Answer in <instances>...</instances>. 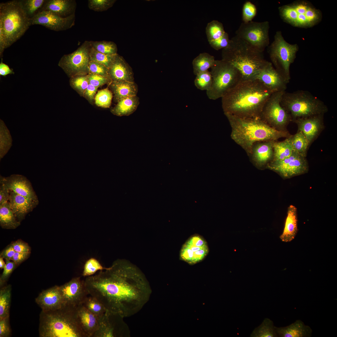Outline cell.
Here are the masks:
<instances>
[{"instance_id": "6da1fadb", "label": "cell", "mask_w": 337, "mask_h": 337, "mask_svg": "<svg viewBox=\"0 0 337 337\" xmlns=\"http://www.w3.org/2000/svg\"><path fill=\"white\" fill-rule=\"evenodd\" d=\"M89 294L97 299L107 310L124 318L139 311L150 299L152 290L143 273L124 261H115L84 281Z\"/></svg>"}, {"instance_id": "7a4b0ae2", "label": "cell", "mask_w": 337, "mask_h": 337, "mask_svg": "<svg viewBox=\"0 0 337 337\" xmlns=\"http://www.w3.org/2000/svg\"><path fill=\"white\" fill-rule=\"evenodd\" d=\"M274 92L258 80H242L221 98L224 114L243 118H260L265 104Z\"/></svg>"}, {"instance_id": "3957f363", "label": "cell", "mask_w": 337, "mask_h": 337, "mask_svg": "<svg viewBox=\"0 0 337 337\" xmlns=\"http://www.w3.org/2000/svg\"><path fill=\"white\" fill-rule=\"evenodd\" d=\"M225 115L232 128V139L249 156L253 145L256 142L277 141L291 135L288 131H280L271 127L260 118H243Z\"/></svg>"}, {"instance_id": "277c9868", "label": "cell", "mask_w": 337, "mask_h": 337, "mask_svg": "<svg viewBox=\"0 0 337 337\" xmlns=\"http://www.w3.org/2000/svg\"><path fill=\"white\" fill-rule=\"evenodd\" d=\"M77 306L64 305L55 310L42 311L40 315L39 336L87 337L78 322Z\"/></svg>"}, {"instance_id": "5b68a950", "label": "cell", "mask_w": 337, "mask_h": 337, "mask_svg": "<svg viewBox=\"0 0 337 337\" xmlns=\"http://www.w3.org/2000/svg\"><path fill=\"white\" fill-rule=\"evenodd\" d=\"M222 60L234 66L241 74L243 80H252L268 61L263 52L235 36L222 50Z\"/></svg>"}, {"instance_id": "8992f818", "label": "cell", "mask_w": 337, "mask_h": 337, "mask_svg": "<svg viewBox=\"0 0 337 337\" xmlns=\"http://www.w3.org/2000/svg\"><path fill=\"white\" fill-rule=\"evenodd\" d=\"M31 26L30 19L20 0L0 3V56L4 50L19 40Z\"/></svg>"}, {"instance_id": "52a82bcc", "label": "cell", "mask_w": 337, "mask_h": 337, "mask_svg": "<svg viewBox=\"0 0 337 337\" xmlns=\"http://www.w3.org/2000/svg\"><path fill=\"white\" fill-rule=\"evenodd\" d=\"M281 104L289 114L292 122L299 118L324 114L328 111L327 105L308 91L299 90L283 94Z\"/></svg>"}, {"instance_id": "ba28073f", "label": "cell", "mask_w": 337, "mask_h": 337, "mask_svg": "<svg viewBox=\"0 0 337 337\" xmlns=\"http://www.w3.org/2000/svg\"><path fill=\"white\" fill-rule=\"evenodd\" d=\"M210 72L212 84L206 91L208 98L212 100L222 98L243 80L236 68L222 59L215 60Z\"/></svg>"}, {"instance_id": "9c48e42d", "label": "cell", "mask_w": 337, "mask_h": 337, "mask_svg": "<svg viewBox=\"0 0 337 337\" xmlns=\"http://www.w3.org/2000/svg\"><path fill=\"white\" fill-rule=\"evenodd\" d=\"M278 9L283 21L295 27H311L318 24L322 17L321 12L306 1H295Z\"/></svg>"}, {"instance_id": "30bf717a", "label": "cell", "mask_w": 337, "mask_h": 337, "mask_svg": "<svg viewBox=\"0 0 337 337\" xmlns=\"http://www.w3.org/2000/svg\"><path fill=\"white\" fill-rule=\"evenodd\" d=\"M298 49L296 44L287 42L280 31L276 32L274 41L268 47L271 62L288 83L291 79L290 66L295 59Z\"/></svg>"}, {"instance_id": "8fae6325", "label": "cell", "mask_w": 337, "mask_h": 337, "mask_svg": "<svg viewBox=\"0 0 337 337\" xmlns=\"http://www.w3.org/2000/svg\"><path fill=\"white\" fill-rule=\"evenodd\" d=\"M285 92L272 93L265 104L260 116L270 126L282 131H288L287 126L292 122L291 116L281 104L282 96Z\"/></svg>"}, {"instance_id": "7c38bea8", "label": "cell", "mask_w": 337, "mask_h": 337, "mask_svg": "<svg viewBox=\"0 0 337 337\" xmlns=\"http://www.w3.org/2000/svg\"><path fill=\"white\" fill-rule=\"evenodd\" d=\"M91 47L90 42L85 41L74 52L64 55L60 60L58 66L72 77L88 74Z\"/></svg>"}, {"instance_id": "4fadbf2b", "label": "cell", "mask_w": 337, "mask_h": 337, "mask_svg": "<svg viewBox=\"0 0 337 337\" xmlns=\"http://www.w3.org/2000/svg\"><path fill=\"white\" fill-rule=\"evenodd\" d=\"M269 29L268 21L242 22L236 31L235 35L263 52L269 43Z\"/></svg>"}, {"instance_id": "5bb4252c", "label": "cell", "mask_w": 337, "mask_h": 337, "mask_svg": "<svg viewBox=\"0 0 337 337\" xmlns=\"http://www.w3.org/2000/svg\"><path fill=\"white\" fill-rule=\"evenodd\" d=\"M124 317L106 310L99 318V326L92 337H129L130 331Z\"/></svg>"}, {"instance_id": "9a60e30c", "label": "cell", "mask_w": 337, "mask_h": 337, "mask_svg": "<svg viewBox=\"0 0 337 337\" xmlns=\"http://www.w3.org/2000/svg\"><path fill=\"white\" fill-rule=\"evenodd\" d=\"M266 167L285 178L305 174L309 170L306 157L295 152L282 160L271 162Z\"/></svg>"}, {"instance_id": "2e32d148", "label": "cell", "mask_w": 337, "mask_h": 337, "mask_svg": "<svg viewBox=\"0 0 337 337\" xmlns=\"http://www.w3.org/2000/svg\"><path fill=\"white\" fill-rule=\"evenodd\" d=\"M208 252V247L205 239L200 235H194L183 245L180 252V259L193 265L203 260Z\"/></svg>"}, {"instance_id": "e0dca14e", "label": "cell", "mask_w": 337, "mask_h": 337, "mask_svg": "<svg viewBox=\"0 0 337 337\" xmlns=\"http://www.w3.org/2000/svg\"><path fill=\"white\" fill-rule=\"evenodd\" d=\"M75 14L63 17L46 11H40L30 19L31 25H40L56 32L71 28L75 25Z\"/></svg>"}, {"instance_id": "ac0fdd59", "label": "cell", "mask_w": 337, "mask_h": 337, "mask_svg": "<svg viewBox=\"0 0 337 337\" xmlns=\"http://www.w3.org/2000/svg\"><path fill=\"white\" fill-rule=\"evenodd\" d=\"M59 288L64 305L77 306L82 303L89 294L84 281L80 277L73 278Z\"/></svg>"}, {"instance_id": "d6986e66", "label": "cell", "mask_w": 337, "mask_h": 337, "mask_svg": "<svg viewBox=\"0 0 337 337\" xmlns=\"http://www.w3.org/2000/svg\"><path fill=\"white\" fill-rule=\"evenodd\" d=\"M252 79L258 80L274 92L286 91L288 84L269 61Z\"/></svg>"}, {"instance_id": "ffe728a7", "label": "cell", "mask_w": 337, "mask_h": 337, "mask_svg": "<svg viewBox=\"0 0 337 337\" xmlns=\"http://www.w3.org/2000/svg\"><path fill=\"white\" fill-rule=\"evenodd\" d=\"M0 183H2L8 190L39 203L32 184L25 177L15 174L7 177L1 175Z\"/></svg>"}, {"instance_id": "44dd1931", "label": "cell", "mask_w": 337, "mask_h": 337, "mask_svg": "<svg viewBox=\"0 0 337 337\" xmlns=\"http://www.w3.org/2000/svg\"><path fill=\"white\" fill-rule=\"evenodd\" d=\"M324 115L320 114L299 118L292 121L297 125V131L303 133L310 144L317 139L324 129Z\"/></svg>"}, {"instance_id": "7402d4cb", "label": "cell", "mask_w": 337, "mask_h": 337, "mask_svg": "<svg viewBox=\"0 0 337 337\" xmlns=\"http://www.w3.org/2000/svg\"><path fill=\"white\" fill-rule=\"evenodd\" d=\"M35 301L43 311L55 310L64 305L57 286L42 291L35 299Z\"/></svg>"}, {"instance_id": "603a6c76", "label": "cell", "mask_w": 337, "mask_h": 337, "mask_svg": "<svg viewBox=\"0 0 337 337\" xmlns=\"http://www.w3.org/2000/svg\"><path fill=\"white\" fill-rule=\"evenodd\" d=\"M9 202L11 209L17 220L21 222L39 203L12 191L9 190Z\"/></svg>"}, {"instance_id": "cb8c5ba5", "label": "cell", "mask_w": 337, "mask_h": 337, "mask_svg": "<svg viewBox=\"0 0 337 337\" xmlns=\"http://www.w3.org/2000/svg\"><path fill=\"white\" fill-rule=\"evenodd\" d=\"M275 141H259L253 145L250 156L258 166L267 165L271 161L273 156V144Z\"/></svg>"}, {"instance_id": "d4e9b609", "label": "cell", "mask_w": 337, "mask_h": 337, "mask_svg": "<svg viewBox=\"0 0 337 337\" xmlns=\"http://www.w3.org/2000/svg\"><path fill=\"white\" fill-rule=\"evenodd\" d=\"M109 73L112 81L134 82L132 68L123 57L118 54L109 69Z\"/></svg>"}, {"instance_id": "484cf974", "label": "cell", "mask_w": 337, "mask_h": 337, "mask_svg": "<svg viewBox=\"0 0 337 337\" xmlns=\"http://www.w3.org/2000/svg\"><path fill=\"white\" fill-rule=\"evenodd\" d=\"M76 7L75 0H45L41 11H49L65 17L75 14Z\"/></svg>"}, {"instance_id": "4316f807", "label": "cell", "mask_w": 337, "mask_h": 337, "mask_svg": "<svg viewBox=\"0 0 337 337\" xmlns=\"http://www.w3.org/2000/svg\"><path fill=\"white\" fill-rule=\"evenodd\" d=\"M78 322L87 337H92L99 326V318L82 304L77 306Z\"/></svg>"}, {"instance_id": "83f0119b", "label": "cell", "mask_w": 337, "mask_h": 337, "mask_svg": "<svg viewBox=\"0 0 337 337\" xmlns=\"http://www.w3.org/2000/svg\"><path fill=\"white\" fill-rule=\"evenodd\" d=\"M275 329L277 337H310L312 333L310 327L300 320L285 327L275 326Z\"/></svg>"}, {"instance_id": "f1b7e54d", "label": "cell", "mask_w": 337, "mask_h": 337, "mask_svg": "<svg viewBox=\"0 0 337 337\" xmlns=\"http://www.w3.org/2000/svg\"><path fill=\"white\" fill-rule=\"evenodd\" d=\"M297 221V208L290 205L288 208L283 231L280 236L282 241L289 242L294 239L298 231Z\"/></svg>"}, {"instance_id": "f546056e", "label": "cell", "mask_w": 337, "mask_h": 337, "mask_svg": "<svg viewBox=\"0 0 337 337\" xmlns=\"http://www.w3.org/2000/svg\"><path fill=\"white\" fill-rule=\"evenodd\" d=\"M110 86L117 102L123 99L137 95L138 91V85L134 82L112 81Z\"/></svg>"}, {"instance_id": "4dcf8cb0", "label": "cell", "mask_w": 337, "mask_h": 337, "mask_svg": "<svg viewBox=\"0 0 337 337\" xmlns=\"http://www.w3.org/2000/svg\"><path fill=\"white\" fill-rule=\"evenodd\" d=\"M139 103V98L137 95L127 97L119 101L110 111L118 116H128L136 110Z\"/></svg>"}, {"instance_id": "1f68e13d", "label": "cell", "mask_w": 337, "mask_h": 337, "mask_svg": "<svg viewBox=\"0 0 337 337\" xmlns=\"http://www.w3.org/2000/svg\"><path fill=\"white\" fill-rule=\"evenodd\" d=\"M20 225L11 209L9 202L0 205V225L3 228L15 229Z\"/></svg>"}, {"instance_id": "d6a6232c", "label": "cell", "mask_w": 337, "mask_h": 337, "mask_svg": "<svg viewBox=\"0 0 337 337\" xmlns=\"http://www.w3.org/2000/svg\"><path fill=\"white\" fill-rule=\"evenodd\" d=\"M287 138L294 152L306 156L307 151L310 144L303 133L297 131L296 133L291 134Z\"/></svg>"}, {"instance_id": "836d02e7", "label": "cell", "mask_w": 337, "mask_h": 337, "mask_svg": "<svg viewBox=\"0 0 337 337\" xmlns=\"http://www.w3.org/2000/svg\"><path fill=\"white\" fill-rule=\"evenodd\" d=\"M215 60L213 56L207 53H200L193 61L194 74L196 76L199 73L208 71L213 66Z\"/></svg>"}, {"instance_id": "e575fe53", "label": "cell", "mask_w": 337, "mask_h": 337, "mask_svg": "<svg viewBox=\"0 0 337 337\" xmlns=\"http://www.w3.org/2000/svg\"><path fill=\"white\" fill-rule=\"evenodd\" d=\"M273 148V156L271 161L282 160L291 156L294 152L287 138L282 141H274Z\"/></svg>"}, {"instance_id": "d590c367", "label": "cell", "mask_w": 337, "mask_h": 337, "mask_svg": "<svg viewBox=\"0 0 337 337\" xmlns=\"http://www.w3.org/2000/svg\"><path fill=\"white\" fill-rule=\"evenodd\" d=\"M12 286L8 285L2 287L0 290V319L9 317Z\"/></svg>"}, {"instance_id": "8d00e7d4", "label": "cell", "mask_w": 337, "mask_h": 337, "mask_svg": "<svg viewBox=\"0 0 337 337\" xmlns=\"http://www.w3.org/2000/svg\"><path fill=\"white\" fill-rule=\"evenodd\" d=\"M250 336L277 337L273 321L269 318H265L261 324L254 330Z\"/></svg>"}, {"instance_id": "74e56055", "label": "cell", "mask_w": 337, "mask_h": 337, "mask_svg": "<svg viewBox=\"0 0 337 337\" xmlns=\"http://www.w3.org/2000/svg\"><path fill=\"white\" fill-rule=\"evenodd\" d=\"M206 32L209 42L219 39L226 32L222 24L217 20H214L208 24L206 28Z\"/></svg>"}, {"instance_id": "f35d334b", "label": "cell", "mask_w": 337, "mask_h": 337, "mask_svg": "<svg viewBox=\"0 0 337 337\" xmlns=\"http://www.w3.org/2000/svg\"><path fill=\"white\" fill-rule=\"evenodd\" d=\"M45 0H20L22 8L28 17L31 19L40 12Z\"/></svg>"}, {"instance_id": "ab89813d", "label": "cell", "mask_w": 337, "mask_h": 337, "mask_svg": "<svg viewBox=\"0 0 337 337\" xmlns=\"http://www.w3.org/2000/svg\"><path fill=\"white\" fill-rule=\"evenodd\" d=\"M0 159L8 152L12 145L9 131L2 120H0Z\"/></svg>"}, {"instance_id": "60d3db41", "label": "cell", "mask_w": 337, "mask_h": 337, "mask_svg": "<svg viewBox=\"0 0 337 337\" xmlns=\"http://www.w3.org/2000/svg\"><path fill=\"white\" fill-rule=\"evenodd\" d=\"M117 54L103 53L97 51L91 46L90 53V60L101 64L109 69L114 62Z\"/></svg>"}, {"instance_id": "b9f144b4", "label": "cell", "mask_w": 337, "mask_h": 337, "mask_svg": "<svg viewBox=\"0 0 337 337\" xmlns=\"http://www.w3.org/2000/svg\"><path fill=\"white\" fill-rule=\"evenodd\" d=\"M90 296H87L81 304L99 318L105 313L107 310L97 299Z\"/></svg>"}, {"instance_id": "7bdbcfd3", "label": "cell", "mask_w": 337, "mask_h": 337, "mask_svg": "<svg viewBox=\"0 0 337 337\" xmlns=\"http://www.w3.org/2000/svg\"><path fill=\"white\" fill-rule=\"evenodd\" d=\"M90 42L91 46L99 52L107 54H117V45L113 42L105 41Z\"/></svg>"}, {"instance_id": "ee69618b", "label": "cell", "mask_w": 337, "mask_h": 337, "mask_svg": "<svg viewBox=\"0 0 337 337\" xmlns=\"http://www.w3.org/2000/svg\"><path fill=\"white\" fill-rule=\"evenodd\" d=\"M212 82V75L208 70L197 75L194 80L195 85L198 89L206 91L211 88Z\"/></svg>"}, {"instance_id": "f6af8a7d", "label": "cell", "mask_w": 337, "mask_h": 337, "mask_svg": "<svg viewBox=\"0 0 337 337\" xmlns=\"http://www.w3.org/2000/svg\"><path fill=\"white\" fill-rule=\"evenodd\" d=\"M112 94L108 88L99 91L95 98V105L104 108L110 107L112 98Z\"/></svg>"}, {"instance_id": "bcb514c9", "label": "cell", "mask_w": 337, "mask_h": 337, "mask_svg": "<svg viewBox=\"0 0 337 337\" xmlns=\"http://www.w3.org/2000/svg\"><path fill=\"white\" fill-rule=\"evenodd\" d=\"M107 268L103 267L100 263L95 258H91L85 262L84 267L82 275L89 276L93 275L97 271L106 270Z\"/></svg>"}, {"instance_id": "7dc6e473", "label": "cell", "mask_w": 337, "mask_h": 337, "mask_svg": "<svg viewBox=\"0 0 337 337\" xmlns=\"http://www.w3.org/2000/svg\"><path fill=\"white\" fill-rule=\"evenodd\" d=\"M71 86L82 95H84L89 83L88 75L72 77L70 81Z\"/></svg>"}, {"instance_id": "c3c4849f", "label": "cell", "mask_w": 337, "mask_h": 337, "mask_svg": "<svg viewBox=\"0 0 337 337\" xmlns=\"http://www.w3.org/2000/svg\"><path fill=\"white\" fill-rule=\"evenodd\" d=\"M115 0H88L89 8L95 12H103L106 11L113 6Z\"/></svg>"}, {"instance_id": "681fc988", "label": "cell", "mask_w": 337, "mask_h": 337, "mask_svg": "<svg viewBox=\"0 0 337 337\" xmlns=\"http://www.w3.org/2000/svg\"><path fill=\"white\" fill-rule=\"evenodd\" d=\"M256 8L255 5L250 1L246 2L242 7L243 22L247 23L252 21L256 16Z\"/></svg>"}, {"instance_id": "f907efd6", "label": "cell", "mask_w": 337, "mask_h": 337, "mask_svg": "<svg viewBox=\"0 0 337 337\" xmlns=\"http://www.w3.org/2000/svg\"><path fill=\"white\" fill-rule=\"evenodd\" d=\"M89 73L110 78L109 69L101 64L90 60L89 64Z\"/></svg>"}, {"instance_id": "816d5d0a", "label": "cell", "mask_w": 337, "mask_h": 337, "mask_svg": "<svg viewBox=\"0 0 337 337\" xmlns=\"http://www.w3.org/2000/svg\"><path fill=\"white\" fill-rule=\"evenodd\" d=\"M88 78L89 84L98 88L105 84H110L112 81L110 78L90 73L88 74Z\"/></svg>"}, {"instance_id": "f5cc1de1", "label": "cell", "mask_w": 337, "mask_h": 337, "mask_svg": "<svg viewBox=\"0 0 337 337\" xmlns=\"http://www.w3.org/2000/svg\"><path fill=\"white\" fill-rule=\"evenodd\" d=\"M6 265L0 277V286L2 287L15 269L17 265L13 261L6 260Z\"/></svg>"}, {"instance_id": "db71d44e", "label": "cell", "mask_w": 337, "mask_h": 337, "mask_svg": "<svg viewBox=\"0 0 337 337\" xmlns=\"http://www.w3.org/2000/svg\"><path fill=\"white\" fill-rule=\"evenodd\" d=\"M230 39L228 34L226 32L219 39L209 42L211 46L214 49L218 50L226 48L228 45Z\"/></svg>"}, {"instance_id": "11a10c76", "label": "cell", "mask_w": 337, "mask_h": 337, "mask_svg": "<svg viewBox=\"0 0 337 337\" xmlns=\"http://www.w3.org/2000/svg\"><path fill=\"white\" fill-rule=\"evenodd\" d=\"M9 317L0 319V337H8L11 334Z\"/></svg>"}, {"instance_id": "9f6ffc18", "label": "cell", "mask_w": 337, "mask_h": 337, "mask_svg": "<svg viewBox=\"0 0 337 337\" xmlns=\"http://www.w3.org/2000/svg\"><path fill=\"white\" fill-rule=\"evenodd\" d=\"M15 252H30L31 248L28 245L21 240H18L11 244Z\"/></svg>"}, {"instance_id": "6f0895ef", "label": "cell", "mask_w": 337, "mask_h": 337, "mask_svg": "<svg viewBox=\"0 0 337 337\" xmlns=\"http://www.w3.org/2000/svg\"><path fill=\"white\" fill-rule=\"evenodd\" d=\"M98 87H95L89 84L86 88L83 96L89 101H92L95 99V94Z\"/></svg>"}, {"instance_id": "680465c9", "label": "cell", "mask_w": 337, "mask_h": 337, "mask_svg": "<svg viewBox=\"0 0 337 337\" xmlns=\"http://www.w3.org/2000/svg\"><path fill=\"white\" fill-rule=\"evenodd\" d=\"M0 205L8 202L10 197L9 190L0 183Z\"/></svg>"}, {"instance_id": "91938a15", "label": "cell", "mask_w": 337, "mask_h": 337, "mask_svg": "<svg viewBox=\"0 0 337 337\" xmlns=\"http://www.w3.org/2000/svg\"><path fill=\"white\" fill-rule=\"evenodd\" d=\"M15 252V251L11 244L2 252L0 253V257L6 260H12Z\"/></svg>"}, {"instance_id": "94428289", "label": "cell", "mask_w": 337, "mask_h": 337, "mask_svg": "<svg viewBox=\"0 0 337 337\" xmlns=\"http://www.w3.org/2000/svg\"><path fill=\"white\" fill-rule=\"evenodd\" d=\"M30 253H22L15 252L12 260L17 266L28 257Z\"/></svg>"}, {"instance_id": "6125c7cd", "label": "cell", "mask_w": 337, "mask_h": 337, "mask_svg": "<svg viewBox=\"0 0 337 337\" xmlns=\"http://www.w3.org/2000/svg\"><path fill=\"white\" fill-rule=\"evenodd\" d=\"M14 72L12 69L10 68L7 64L3 63L2 58L0 63V75L5 76L9 74H14Z\"/></svg>"}, {"instance_id": "be15d7a7", "label": "cell", "mask_w": 337, "mask_h": 337, "mask_svg": "<svg viewBox=\"0 0 337 337\" xmlns=\"http://www.w3.org/2000/svg\"><path fill=\"white\" fill-rule=\"evenodd\" d=\"M6 265V263H5L4 261H3V258L2 257H0V268L2 269H4Z\"/></svg>"}]
</instances>
